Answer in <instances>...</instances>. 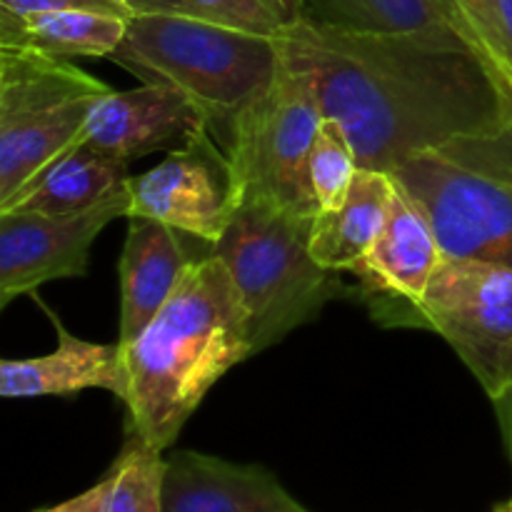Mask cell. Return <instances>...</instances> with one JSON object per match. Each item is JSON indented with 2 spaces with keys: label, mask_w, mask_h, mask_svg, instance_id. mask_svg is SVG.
I'll list each match as a JSON object with an SVG mask.
<instances>
[{
  "label": "cell",
  "mask_w": 512,
  "mask_h": 512,
  "mask_svg": "<svg viewBox=\"0 0 512 512\" xmlns=\"http://www.w3.org/2000/svg\"><path fill=\"white\" fill-rule=\"evenodd\" d=\"M163 473V453L130 435L120 458L108 470L105 512H163Z\"/></svg>",
  "instance_id": "ffe728a7"
},
{
  "label": "cell",
  "mask_w": 512,
  "mask_h": 512,
  "mask_svg": "<svg viewBox=\"0 0 512 512\" xmlns=\"http://www.w3.org/2000/svg\"><path fill=\"white\" fill-rule=\"evenodd\" d=\"M280 45L310 75L360 168L393 173L415 155L490 133L508 110V75L473 45L308 18Z\"/></svg>",
  "instance_id": "6da1fadb"
},
{
  "label": "cell",
  "mask_w": 512,
  "mask_h": 512,
  "mask_svg": "<svg viewBox=\"0 0 512 512\" xmlns=\"http://www.w3.org/2000/svg\"><path fill=\"white\" fill-rule=\"evenodd\" d=\"M280 55V40L188 13H145L130 18L110 60L143 83L183 93L228 153L235 123L273 85Z\"/></svg>",
  "instance_id": "3957f363"
},
{
  "label": "cell",
  "mask_w": 512,
  "mask_h": 512,
  "mask_svg": "<svg viewBox=\"0 0 512 512\" xmlns=\"http://www.w3.org/2000/svg\"><path fill=\"white\" fill-rule=\"evenodd\" d=\"M498 18L505 50V68H508V78H512V0H498Z\"/></svg>",
  "instance_id": "4316f807"
},
{
  "label": "cell",
  "mask_w": 512,
  "mask_h": 512,
  "mask_svg": "<svg viewBox=\"0 0 512 512\" xmlns=\"http://www.w3.org/2000/svg\"><path fill=\"white\" fill-rule=\"evenodd\" d=\"M495 413H498L500 435H503L505 450H508V458L512 465V388L503 395V398L495 400Z\"/></svg>",
  "instance_id": "f1b7e54d"
},
{
  "label": "cell",
  "mask_w": 512,
  "mask_h": 512,
  "mask_svg": "<svg viewBox=\"0 0 512 512\" xmlns=\"http://www.w3.org/2000/svg\"><path fill=\"white\" fill-rule=\"evenodd\" d=\"M390 178L428 218L443 258L512 270V183L438 150L405 160Z\"/></svg>",
  "instance_id": "ba28073f"
},
{
  "label": "cell",
  "mask_w": 512,
  "mask_h": 512,
  "mask_svg": "<svg viewBox=\"0 0 512 512\" xmlns=\"http://www.w3.org/2000/svg\"><path fill=\"white\" fill-rule=\"evenodd\" d=\"M58 345L50 353L28 360L0 363V395L13 398H48L80 390H108L118 400L128 398V370L120 345H98L70 335L58 320Z\"/></svg>",
  "instance_id": "5bb4252c"
},
{
  "label": "cell",
  "mask_w": 512,
  "mask_h": 512,
  "mask_svg": "<svg viewBox=\"0 0 512 512\" xmlns=\"http://www.w3.org/2000/svg\"><path fill=\"white\" fill-rule=\"evenodd\" d=\"M178 230L153 218H128L120 255V345H130L163 310L193 260Z\"/></svg>",
  "instance_id": "9a60e30c"
},
{
  "label": "cell",
  "mask_w": 512,
  "mask_h": 512,
  "mask_svg": "<svg viewBox=\"0 0 512 512\" xmlns=\"http://www.w3.org/2000/svg\"><path fill=\"white\" fill-rule=\"evenodd\" d=\"M455 8L460 10L473 33L483 43L485 53L493 58V63L508 75L505 68V50L503 38H500V18H498V0H453Z\"/></svg>",
  "instance_id": "cb8c5ba5"
},
{
  "label": "cell",
  "mask_w": 512,
  "mask_h": 512,
  "mask_svg": "<svg viewBox=\"0 0 512 512\" xmlns=\"http://www.w3.org/2000/svg\"><path fill=\"white\" fill-rule=\"evenodd\" d=\"M323 118L310 75L283 53L273 85L235 123L228 155L240 200L263 198L318 213L308 158Z\"/></svg>",
  "instance_id": "8992f818"
},
{
  "label": "cell",
  "mask_w": 512,
  "mask_h": 512,
  "mask_svg": "<svg viewBox=\"0 0 512 512\" xmlns=\"http://www.w3.org/2000/svg\"><path fill=\"white\" fill-rule=\"evenodd\" d=\"M400 325L435 330L490 400L512 388V270L445 258Z\"/></svg>",
  "instance_id": "52a82bcc"
},
{
  "label": "cell",
  "mask_w": 512,
  "mask_h": 512,
  "mask_svg": "<svg viewBox=\"0 0 512 512\" xmlns=\"http://www.w3.org/2000/svg\"><path fill=\"white\" fill-rule=\"evenodd\" d=\"M183 13L260 38L283 40L305 20V0H185Z\"/></svg>",
  "instance_id": "44dd1931"
},
{
  "label": "cell",
  "mask_w": 512,
  "mask_h": 512,
  "mask_svg": "<svg viewBox=\"0 0 512 512\" xmlns=\"http://www.w3.org/2000/svg\"><path fill=\"white\" fill-rule=\"evenodd\" d=\"M495 512H512V500H508V503H505V505H500V508L495 510Z\"/></svg>",
  "instance_id": "f546056e"
},
{
  "label": "cell",
  "mask_w": 512,
  "mask_h": 512,
  "mask_svg": "<svg viewBox=\"0 0 512 512\" xmlns=\"http://www.w3.org/2000/svg\"><path fill=\"white\" fill-rule=\"evenodd\" d=\"M128 218H153L215 245L240 208L230 155L198 128L148 173L128 180Z\"/></svg>",
  "instance_id": "9c48e42d"
},
{
  "label": "cell",
  "mask_w": 512,
  "mask_h": 512,
  "mask_svg": "<svg viewBox=\"0 0 512 512\" xmlns=\"http://www.w3.org/2000/svg\"><path fill=\"white\" fill-rule=\"evenodd\" d=\"M105 83L28 48H0V205L83 140Z\"/></svg>",
  "instance_id": "5b68a950"
},
{
  "label": "cell",
  "mask_w": 512,
  "mask_h": 512,
  "mask_svg": "<svg viewBox=\"0 0 512 512\" xmlns=\"http://www.w3.org/2000/svg\"><path fill=\"white\" fill-rule=\"evenodd\" d=\"M163 512H310L263 465L180 450L165 458Z\"/></svg>",
  "instance_id": "4fadbf2b"
},
{
  "label": "cell",
  "mask_w": 512,
  "mask_h": 512,
  "mask_svg": "<svg viewBox=\"0 0 512 512\" xmlns=\"http://www.w3.org/2000/svg\"><path fill=\"white\" fill-rule=\"evenodd\" d=\"M305 18L360 33L428 35L473 45L485 53L483 43L453 0H305Z\"/></svg>",
  "instance_id": "e0dca14e"
},
{
  "label": "cell",
  "mask_w": 512,
  "mask_h": 512,
  "mask_svg": "<svg viewBox=\"0 0 512 512\" xmlns=\"http://www.w3.org/2000/svg\"><path fill=\"white\" fill-rule=\"evenodd\" d=\"M133 15L145 13H183L185 0H123Z\"/></svg>",
  "instance_id": "83f0119b"
},
{
  "label": "cell",
  "mask_w": 512,
  "mask_h": 512,
  "mask_svg": "<svg viewBox=\"0 0 512 512\" xmlns=\"http://www.w3.org/2000/svg\"><path fill=\"white\" fill-rule=\"evenodd\" d=\"M358 170V158L345 130L333 118H323L308 158V180L318 210L338 208Z\"/></svg>",
  "instance_id": "7402d4cb"
},
{
  "label": "cell",
  "mask_w": 512,
  "mask_h": 512,
  "mask_svg": "<svg viewBox=\"0 0 512 512\" xmlns=\"http://www.w3.org/2000/svg\"><path fill=\"white\" fill-rule=\"evenodd\" d=\"M108 488H110V478L108 473L88 488L85 493L75 495V498L65 500V503L53 505V508H45L38 512H105V498H108Z\"/></svg>",
  "instance_id": "484cf974"
},
{
  "label": "cell",
  "mask_w": 512,
  "mask_h": 512,
  "mask_svg": "<svg viewBox=\"0 0 512 512\" xmlns=\"http://www.w3.org/2000/svg\"><path fill=\"white\" fill-rule=\"evenodd\" d=\"M0 8L13 13H55V10H90V13L133 18V10L123 0H0Z\"/></svg>",
  "instance_id": "d4e9b609"
},
{
  "label": "cell",
  "mask_w": 512,
  "mask_h": 512,
  "mask_svg": "<svg viewBox=\"0 0 512 512\" xmlns=\"http://www.w3.org/2000/svg\"><path fill=\"white\" fill-rule=\"evenodd\" d=\"M130 18L90 10L20 15L0 8V48H28L53 58H110Z\"/></svg>",
  "instance_id": "d6986e66"
},
{
  "label": "cell",
  "mask_w": 512,
  "mask_h": 512,
  "mask_svg": "<svg viewBox=\"0 0 512 512\" xmlns=\"http://www.w3.org/2000/svg\"><path fill=\"white\" fill-rule=\"evenodd\" d=\"M395 183L390 173L360 168L343 203L318 210L310 250L323 268L353 270L373 248L388 218Z\"/></svg>",
  "instance_id": "ac0fdd59"
},
{
  "label": "cell",
  "mask_w": 512,
  "mask_h": 512,
  "mask_svg": "<svg viewBox=\"0 0 512 512\" xmlns=\"http://www.w3.org/2000/svg\"><path fill=\"white\" fill-rule=\"evenodd\" d=\"M315 215L243 198L213 245L248 313L255 353L308 323L340 290L335 270L323 268L310 250Z\"/></svg>",
  "instance_id": "277c9868"
},
{
  "label": "cell",
  "mask_w": 512,
  "mask_h": 512,
  "mask_svg": "<svg viewBox=\"0 0 512 512\" xmlns=\"http://www.w3.org/2000/svg\"><path fill=\"white\" fill-rule=\"evenodd\" d=\"M120 350L130 435L163 453L210 388L255 355L248 313L223 260L215 253L193 260L163 310Z\"/></svg>",
  "instance_id": "7a4b0ae2"
},
{
  "label": "cell",
  "mask_w": 512,
  "mask_h": 512,
  "mask_svg": "<svg viewBox=\"0 0 512 512\" xmlns=\"http://www.w3.org/2000/svg\"><path fill=\"white\" fill-rule=\"evenodd\" d=\"M438 153L465 168L512 183V78H508V110H505L503 123L485 135L453 140Z\"/></svg>",
  "instance_id": "603a6c76"
},
{
  "label": "cell",
  "mask_w": 512,
  "mask_h": 512,
  "mask_svg": "<svg viewBox=\"0 0 512 512\" xmlns=\"http://www.w3.org/2000/svg\"><path fill=\"white\" fill-rule=\"evenodd\" d=\"M128 210V185L80 215L0 210V308L50 280L83 278L95 238Z\"/></svg>",
  "instance_id": "30bf717a"
},
{
  "label": "cell",
  "mask_w": 512,
  "mask_h": 512,
  "mask_svg": "<svg viewBox=\"0 0 512 512\" xmlns=\"http://www.w3.org/2000/svg\"><path fill=\"white\" fill-rule=\"evenodd\" d=\"M443 260L428 218L395 185L383 230L350 273L363 283V295L375 318L385 325H400L425 295Z\"/></svg>",
  "instance_id": "8fae6325"
},
{
  "label": "cell",
  "mask_w": 512,
  "mask_h": 512,
  "mask_svg": "<svg viewBox=\"0 0 512 512\" xmlns=\"http://www.w3.org/2000/svg\"><path fill=\"white\" fill-rule=\"evenodd\" d=\"M128 165L100 155L80 140L50 163L38 178L0 210H23L43 215H80L98 208L128 185Z\"/></svg>",
  "instance_id": "2e32d148"
},
{
  "label": "cell",
  "mask_w": 512,
  "mask_h": 512,
  "mask_svg": "<svg viewBox=\"0 0 512 512\" xmlns=\"http://www.w3.org/2000/svg\"><path fill=\"white\" fill-rule=\"evenodd\" d=\"M203 125V115L183 93L143 83L123 93H105L85 123L83 143L128 165L160 148L185 143Z\"/></svg>",
  "instance_id": "7c38bea8"
}]
</instances>
